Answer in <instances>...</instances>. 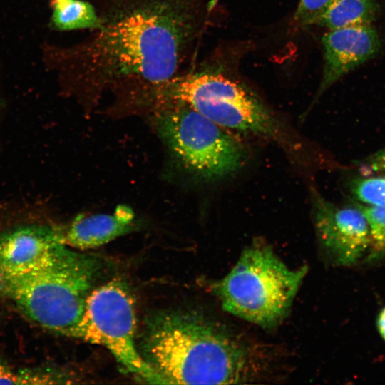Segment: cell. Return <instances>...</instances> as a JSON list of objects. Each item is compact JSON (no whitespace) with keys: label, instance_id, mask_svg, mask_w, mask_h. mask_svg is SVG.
Listing matches in <instances>:
<instances>
[{"label":"cell","instance_id":"1","mask_svg":"<svg viewBox=\"0 0 385 385\" xmlns=\"http://www.w3.org/2000/svg\"><path fill=\"white\" fill-rule=\"evenodd\" d=\"M210 0H94L97 24L71 49L67 71L91 98L163 83L192 62Z\"/></svg>","mask_w":385,"mask_h":385},{"label":"cell","instance_id":"2","mask_svg":"<svg viewBox=\"0 0 385 385\" xmlns=\"http://www.w3.org/2000/svg\"><path fill=\"white\" fill-rule=\"evenodd\" d=\"M140 353L163 384H240L252 371L241 342L195 310H165L150 316Z\"/></svg>","mask_w":385,"mask_h":385},{"label":"cell","instance_id":"3","mask_svg":"<svg viewBox=\"0 0 385 385\" xmlns=\"http://www.w3.org/2000/svg\"><path fill=\"white\" fill-rule=\"evenodd\" d=\"M134 96L139 103H184L224 129L284 140L279 121L262 101L211 61L193 63L163 83L139 89Z\"/></svg>","mask_w":385,"mask_h":385},{"label":"cell","instance_id":"4","mask_svg":"<svg viewBox=\"0 0 385 385\" xmlns=\"http://www.w3.org/2000/svg\"><path fill=\"white\" fill-rule=\"evenodd\" d=\"M102 265L96 256L65 245L42 267L0 275V293L39 325L68 335L83 314Z\"/></svg>","mask_w":385,"mask_h":385},{"label":"cell","instance_id":"5","mask_svg":"<svg viewBox=\"0 0 385 385\" xmlns=\"http://www.w3.org/2000/svg\"><path fill=\"white\" fill-rule=\"evenodd\" d=\"M307 272L287 267L267 245H253L212 287L222 309L262 327L285 317Z\"/></svg>","mask_w":385,"mask_h":385},{"label":"cell","instance_id":"6","mask_svg":"<svg viewBox=\"0 0 385 385\" xmlns=\"http://www.w3.org/2000/svg\"><path fill=\"white\" fill-rule=\"evenodd\" d=\"M155 107L156 129L173 154L190 171L215 179L237 171L244 163L241 144L191 107L178 102Z\"/></svg>","mask_w":385,"mask_h":385},{"label":"cell","instance_id":"7","mask_svg":"<svg viewBox=\"0 0 385 385\" xmlns=\"http://www.w3.org/2000/svg\"><path fill=\"white\" fill-rule=\"evenodd\" d=\"M134 301L127 284L113 279L89 294L83 314L68 337L108 349L117 361L149 384H163L135 347Z\"/></svg>","mask_w":385,"mask_h":385},{"label":"cell","instance_id":"8","mask_svg":"<svg viewBox=\"0 0 385 385\" xmlns=\"http://www.w3.org/2000/svg\"><path fill=\"white\" fill-rule=\"evenodd\" d=\"M314 224L322 250L330 261L342 266L356 263L369 252L368 223L355 207H340L312 194Z\"/></svg>","mask_w":385,"mask_h":385},{"label":"cell","instance_id":"9","mask_svg":"<svg viewBox=\"0 0 385 385\" xmlns=\"http://www.w3.org/2000/svg\"><path fill=\"white\" fill-rule=\"evenodd\" d=\"M59 230L46 225L17 227L0 234V275H16L53 261L65 246Z\"/></svg>","mask_w":385,"mask_h":385},{"label":"cell","instance_id":"10","mask_svg":"<svg viewBox=\"0 0 385 385\" xmlns=\"http://www.w3.org/2000/svg\"><path fill=\"white\" fill-rule=\"evenodd\" d=\"M324 64L319 93L347 73L374 57L380 40L371 25L329 30L322 38Z\"/></svg>","mask_w":385,"mask_h":385},{"label":"cell","instance_id":"11","mask_svg":"<svg viewBox=\"0 0 385 385\" xmlns=\"http://www.w3.org/2000/svg\"><path fill=\"white\" fill-rule=\"evenodd\" d=\"M134 217L126 205H118L111 214L78 215L64 231L60 230L61 240L74 248L98 247L131 231Z\"/></svg>","mask_w":385,"mask_h":385},{"label":"cell","instance_id":"12","mask_svg":"<svg viewBox=\"0 0 385 385\" xmlns=\"http://www.w3.org/2000/svg\"><path fill=\"white\" fill-rule=\"evenodd\" d=\"M379 12L374 0H333L317 24L329 30L371 25Z\"/></svg>","mask_w":385,"mask_h":385},{"label":"cell","instance_id":"13","mask_svg":"<svg viewBox=\"0 0 385 385\" xmlns=\"http://www.w3.org/2000/svg\"><path fill=\"white\" fill-rule=\"evenodd\" d=\"M53 26L61 31L93 29L98 22L93 3L83 0H53Z\"/></svg>","mask_w":385,"mask_h":385},{"label":"cell","instance_id":"14","mask_svg":"<svg viewBox=\"0 0 385 385\" xmlns=\"http://www.w3.org/2000/svg\"><path fill=\"white\" fill-rule=\"evenodd\" d=\"M368 223L371 238L369 259L385 254V207L356 205Z\"/></svg>","mask_w":385,"mask_h":385},{"label":"cell","instance_id":"15","mask_svg":"<svg viewBox=\"0 0 385 385\" xmlns=\"http://www.w3.org/2000/svg\"><path fill=\"white\" fill-rule=\"evenodd\" d=\"M354 197L366 205L385 207V177L359 178L351 185Z\"/></svg>","mask_w":385,"mask_h":385},{"label":"cell","instance_id":"16","mask_svg":"<svg viewBox=\"0 0 385 385\" xmlns=\"http://www.w3.org/2000/svg\"><path fill=\"white\" fill-rule=\"evenodd\" d=\"M333 0H300L294 19L302 26L317 24L320 17Z\"/></svg>","mask_w":385,"mask_h":385},{"label":"cell","instance_id":"17","mask_svg":"<svg viewBox=\"0 0 385 385\" xmlns=\"http://www.w3.org/2000/svg\"><path fill=\"white\" fill-rule=\"evenodd\" d=\"M52 377L46 375L19 374L0 365V384H51Z\"/></svg>","mask_w":385,"mask_h":385},{"label":"cell","instance_id":"18","mask_svg":"<svg viewBox=\"0 0 385 385\" xmlns=\"http://www.w3.org/2000/svg\"><path fill=\"white\" fill-rule=\"evenodd\" d=\"M376 326L379 333L385 341V307L379 312L377 317Z\"/></svg>","mask_w":385,"mask_h":385}]
</instances>
